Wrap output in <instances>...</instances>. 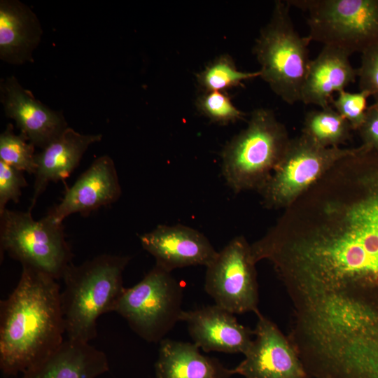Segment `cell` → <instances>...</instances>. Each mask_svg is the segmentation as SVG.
Instances as JSON below:
<instances>
[{"mask_svg":"<svg viewBox=\"0 0 378 378\" xmlns=\"http://www.w3.org/2000/svg\"><path fill=\"white\" fill-rule=\"evenodd\" d=\"M295 309L329 316L378 312V151L361 144L259 239Z\"/></svg>","mask_w":378,"mask_h":378,"instance_id":"obj_1","label":"cell"},{"mask_svg":"<svg viewBox=\"0 0 378 378\" xmlns=\"http://www.w3.org/2000/svg\"><path fill=\"white\" fill-rule=\"evenodd\" d=\"M22 266L17 286L0 302V370L6 377L22 374L65 340L57 279Z\"/></svg>","mask_w":378,"mask_h":378,"instance_id":"obj_2","label":"cell"},{"mask_svg":"<svg viewBox=\"0 0 378 378\" xmlns=\"http://www.w3.org/2000/svg\"><path fill=\"white\" fill-rule=\"evenodd\" d=\"M130 260L128 255L101 254L66 267L60 297L68 340L90 342L97 337L98 318L115 311L125 288L122 276Z\"/></svg>","mask_w":378,"mask_h":378,"instance_id":"obj_3","label":"cell"},{"mask_svg":"<svg viewBox=\"0 0 378 378\" xmlns=\"http://www.w3.org/2000/svg\"><path fill=\"white\" fill-rule=\"evenodd\" d=\"M290 138L273 111L257 108L246 127L233 136L221 152V172L235 192H259L281 160Z\"/></svg>","mask_w":378,"mask_h":378,"instance_id":"obj_4","label":"cell"},{"mask_svg":"<svg viewBox=\"0 0 378 378\" xmlns=\"http://www.w3.org/2000/svg\"><path fill=\"white\" fill-rule=\"evenodd\" d=\"M286 1H276L270 21L255 41L253 53L260 77L288 104L300 102L301 89L311 62V38L295 29Z\"/></svg>","mask_w":378,"mask_h":378,"instance_id":"obj_5","label":"cell"},{"mask_svg":"<svg viewBox=\"0 0 378 378\" xmlns=\"http://www.w3.org/2000/svg\"><path fill=\"white\" fill-rule=\"evenodd\" d=\"M307 13L312 41L349 56L378 44V0H288Z\"/></svg>","mask_w":378,"mask_h":378,"instance_id":"obj_6","label":"cell"},{"mask_svg":"<svg viewBox=\"0 0 378 378\" xmlns=\"http://www.w3.org/2000/svg\"><path fill=\"white\" fill-rule=\"evenodd\" d=\"M1 256L5 253L27 265L62 279L71 263L72 253L64 232L62 223L48 216L34 219L31 211L10 210L0 213Z\"/></svg>","mask_w":378,"mask_h":378,"instance_id":"obj_7","label":"cell"},{"mask_svg":"<svg viewBox=\"0 0 378 378\" xmlns=\"http://www.w3.org/2000/svg\"><path fill=\"white\" fill-rule=\"evenodd\" d=\"M183 297L171 272L155 265L140 281L125 288L114 312L141 339L157 343L180 321Z\"/></svg>","mask_w":378,"mask_h":378,"instance_id":"obj_8","label":"cell"},{"mask_svg":"<svg viewBox=\"0 0 378 378\" xmlns=\"http://www.w3.org/2000/svg\"><path fill=\"white\" fill-rule=\"evenodd\" d=\"M357 148L323 147L302 134L290 139L279 163L258 192L262 205L285 209Z\"/></svg>","mask_w":378,"mask_h":378,"instance_id":"obj_9","label":"cell"},{"mask_svg":"<svg viewBox=\"0 0 378 378\" xmlns=\"http://www.w3.org/2000/svg\"><path fill=\"white\" fill-rule=\"evenodd\" d=\"M255 265L251 244L242 235L234 237L206 267V293L215 304L234 314H259Z\"/></svg>","mask_w":378,"mask_h":378,"instance_id":"obj_10","label":"cell"},{"mask_svg":"<svg viewBox=\"0 0 378 378\" xmlns=\"http://www.w3.org/2000/svg\"><path fill=\"white\" fill-rule=\"evenodd\" d=\"M254 338L244 358L234 368L244 378H309L300 356L278 326L261 313Z\"/></svg>","mask_w":378,"mask_h":378,"instance_id":"obj_11","label":"cell"},{"mask_svg":"<svg viewBox=\"0 0 378 378\" xmlns=\"http://www.w3.org/2000/svg\"><path fill=\"white\" fill-rule=\"evenodd\" d=\"M122 188L113 159L108 155L95 159L66 191L61 201L48 212L53 221L62 223L74 214L88 215L119 200Z\"/></svg>","mask_w":378,"mask_h":378,"instance_id":"obj_12","label":"cell"},{"mask_svg":"<svg viewBox=\"0 0 378 378\" xmlns=\"http://www.w3.org/2000/svg\"><path fill=\"white\" fill-rule=\"evenodd\" d=\"M139 240L155 265L170 272L190 266L206 267L218 253L204 234L181 224L158 225L141 234Z\"/></svg>","mask_w":378,"mask_h":378,"instance_id":"obj_13","label":"cell"},{"mask_svg":"<svg viewBox=\"0 0 378 378\" xmlns=\"http://www.w3.org/2000/svg\"><path fill=\"white\" fill-rule=\"evenodd\" d=\"M1 101L5 114L35 146L46 148L67 127L62 113L52 110L10 76L1 81Z\"/></svg>","mask_w":378,"mask_h":378,"instance_id":"obj_14","label":"cell"},{"mask_svg":"<svg viewBox=\"0 0 378 378\" xmlns=\"http://www.w3.org/2000/svg\"><path fill=\"white\" fill-rule=\"evenodd\" d=\"M193 343L205 352L244 355L254 338V330L241 324L234 314L214 304L183 311Z\"/></svg>","mask_w":378,"mask_h":378,"instance_id":"obj_15","label":"cell"},{"mask_svg":"<svg viewBox=\"0 0 378 378\" xmlns=\"http://www.w3.org/2000/svg\"><path fill=\"white\" fill-rule=\"evenodd\" d=\"M102 135L84 134L68 127L56 139L36 154L34 192L29 211L51 182L66 178L78 166L90 146L102 140Z\"/></svg>","mask_w":378,"mask_h":378,"instance_id":"obj_16","label":"cell"},{"mask_svg":"<svg viewBox=\"0 0 378 378\" xmlns=\"http://www.w3.org/2000/svg\"><path fill=\"white\" fill-rule=\"evenodd\" d=\"M109 370L105 353L90 344L65 340L20 378H97Z\"/></svg>","mask_w":378,"mask_h":378,"instance_id":"obj_17","label":"cell"},{"mask_svg":"<svg viewBox=\"0 0 378 378\" xmlns=\"http://www.w3.org/2000/svg\"><path fill=\"white\" fill-rule=\"evenodd\" d=\"M349 58V55L340 49L323 46L311 60L300 102L320 108L329 106L333 93L345 90L356 81L357 69L353 67Z\"/></svg>","mask_w":378,"mask_h":378,"instance_id":"obj_18","label":"cell"},{"mask_svg":"<svg viewBox=\"0 0 378 378\" xmlns=\"http://www.w3.org/2000/svg\"><path fill=\"white\" fill-rule=\"evenodd\" d=\"M43 29L36 14L16 0L0 1V58L11 64L33 60Z\"/></svg>","mask_w":378,"mask_h":378,"instance_id":"obj_19","label":"cell"},{"mask_svg":"<svg viewBox=\"0 0 378 378\" xmlns=\"http://www.w3.org/2000/svg\"><path fill=\"white\" fill-rule=\"evenodd\" d=\"M154 365L155 378H230L233 369L203 355L194 343L164 338Z\"/></svg>","mask_w":378,"mask_h":378,"instance_id":"obj_20","label":"cell"},{"mask_svg":"<svg viewBox=\"0 0 378 378\" xmlns=\"http://www.w3.org/2000/svg\"><path fill=\"white\" fill-rule=\"evenodd\" d=\"M351 130L349 122L329 105L306 113L301 134L321 146L340 147L350 139Z\"/></svg>","mask_w":378,"mask_h":378,"instance_id":"obj_21","label":"cell"},{"mask_svg":"<svg viewBox=\"0 0 378 378\" xmlns=\"http://www.w3.org/2000/svg\"><path fill=\"white\" fill-rule=\"evenodd\" d=\"M259 71H239L227 54H223L211 62L197 75V81L204 92H225L226 90L241 85L244 80L260 77Z\"/></svg>","mask_w":378,"mask_h":378,"instance_id":"obj_22","label":"cell"},{"mask_svg":"<svg viewBox=\"0 0 378 378\" xmlns=\"http://www.w3.org/2000/svg\"><path fill=\"white\" fill-rule=\"evenodd\" d=\"M35 147L24 134H15L13 125L9 123L0 134V161L23 172L34 174Z\"/></svg>","mask_w":378,"mask_h":378,"instance_id":"obj_23","label":"cell"},{"mask_svg":"<svg viewBox=\"0 0 378 378\" xmlns=\"http://www.w3.org/2000/svg\"><path fill=\"white\" fill-rule=\"evenodd\" d=\"M195 105L201 114L221 125L242 120L245 116V113L234 106L225 92H204L197 97Z\"/></svg>","mask_w":378,"mask_h":378,"instance_id":"obj_24","label":"cell"},{"mask_svg":"<svg viewBox=\"0 0 378 378\" xmlns=\"http://www.w3.org/2000/svg\"><path fill=\"white\" fill-rule=\"evenodd\" d=\"M369 97L370 95L365 91L351 92L343 90L338 92L336 99H331L330 104L349 122L352 130H358L365 119Z\"/></svg>","mask_w":378,"mask_h":378,"instance_id":"obj_25","label":"cell"},{"mask_svg":"<svg viewBox=\"0 0 378 378\" xmlns=\"http://www.w3.org/2000/svg\"><path fill=\"white\" fill-rule=\"evenodd\" d=\"M24 172L0 161V213L9 202L18 203L27 186Z\"/></svg>","mask_w":378,"mask_h":378,"instance_id":"obj_26","label":"cell"},{"mask_svg":"<svg viewBox=\"0 0 378 378\" xmlns=\"http://www.w3.org/2000/svg\"><path fill=\"white\" fill-rule=\"evenodd\" d=\"M357 77L360 90L367 92L378 102V44L361 54Z\"/></svg>","mask_w":378,"mask_h":378,"instance_id":"obj_27","label":"cell"},{"mask_svg":"<svg viewBox=\"0 0 378 378\" xmlns=\"http://www.w3.org/2000/svg\"><path fill=\"white\" fill-rule=\"evenodd\" d=\"M363 144L378 151V102L368 108L365 119L358 129Z\"/></svg>","mask_w":378,"mask_h":378,"instance_id":"obj_28","label":"cell"}]
</instances>
